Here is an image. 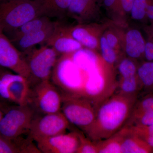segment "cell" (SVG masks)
<instances>
[{
	"mask_svg": "<svg viewBox=\"0 0 153 153\" xmlns=\"http://www.w3.org/2000/svg\"><path fill=\"white\" fill-rule=\"evenodd\" d=\"M149 0H135L130 16L134 21L145 23L146 18L147 6Z\"/></svg>",
	"mask_w": 153,
	"mask_h": 153,
	"instance_id": "cell-28",
	"label": "cell"
},
{
	"mask_svg": "<svg viewBox=\"0 0 153 153\" xmlns=\"http://www.w3.org/2000/svg\"><path fill=\"white\" fill-rule=\"evenodd\" d=\"M102 0H71L67 15L78 24L92 23L100 14Z\"/></svg>",
	"mask_w": 153,
	"mask_h": 153,
	"instance_id": "cell-12",
	"label": "cell"
},
{
	"mask_svg": "<svg viewBox=\"0 0 153 153\" xmlns=\"http://www.w3.org/2000/svg\"><path fill=\"white\" fill-rule=\"evenodd\" d=\"M30 89V82L27 78L1 69L0 101L9 106L27 104Z\"/></svg>",
	"mask_w": 153,
	"mask_h": 153,
	"instance_id": "cell-7",
	"label": "cell"
},
{
	"mask_svg": "<svg viewBox=\"0 0 153 153\" xmlns=\"http://www.w3.org/2000/svg\"><path fill=\"white\" fill-rule=\"evenodd\" d=\"M137 75L145 94L153 93V61L139 63Z\"/></svg>",
	"mask_w": 153,
	"mask_h": 153,
	"instance_id": "cell-20",
	"label": "cell"
},
{
	"mask_svg": "<svg viewBox=\"0 0 153 153\" xmlns=\"http://www.w3.org/2000/svg\"><path fill=\"white\" fill-rule=\"evenodd\" d=\"M79 139V145L76 153H98L97 146L85 135L83 132L76 130Z\"/></svg>",
	"mask_w": 153,
	"mask_h": 153,
	"instance_id": "cell-29",
	"label": "cell"
},
{
	"mask_svg": "<svg viewBox=\"0 0 153 153\" xmlns=\"http://www.w3.org/2000/svg\"><path fill=\"white\" fill-rule=\"evenodd\" d=\"M135 0H120V9L122 19L130 14Z\"/></svg>",
	"mask_w": 153,
	"mask_h": 153,
	"instance_id": "cell-31",
	"label": "cell"
},
{
	"mask_svg": "<svg viewBox=\"0 0 153 153\" xmlns=\"http://www.w3.org/2000/svg\"><path fill=\"white\" fill-rule=\"evenodd\" d=\"M144 59L147 61H153V40L148 38L146 41Z\"/></svg>",
	"mask_w": 153,
	"mask_h": 153,
	"instance_id": "cell-32",
	"label": "cell"
},
{
	"mask_svg": "<svg viewBox=\"0 0 153 153\" xmlns=\"http://www.w3.org/2000/svg\"><path fill=\"white\" fill-rule=\"evenodd\" d=\"M102 6L105 8L110 14L117 18L121 17L120 0H102Z\"/></svg>",
	"mask_w": 153,
	"mask_h": 153,
	"instance_id": "cell-30",
	"label": "cell"
},
{
	"mask_svg": "<svg viewBox=\"0 0 153 153\" xmlns=\"http://www.w3.org/2000/svg\"><path fill=\"white\" fill-rule=\"evenodd\" d=\"M42 16L34 1L0 0V27L11 33L36 17Z\"/></svg>",
	"mask_w": 153,
	"mask_h": 153,
	"instance_id": "cell-2",
	"label": "cell"
},
{
	"mask_svg": "<svg viewBox=\"0 0 153 153\" xmlns=\"http://www.w3.org/2000/svg\"><path fill=\"white\" fill-rule=\"evenodd\" d=\"M146 14L147 21L152 23L153 21V0H149L147 6Z\"/></svg>",
	"mask_w": 153,
	"mask_h": 153,
	"instance_id": "cell-33",
	"label": "cell"
},
{
	"mask_svg": "<svg viewBox=\"0 0 153 153\" xmlns=\"http://www.w3.org/2000/svg\"><path fill=\"white\" fill-rule=\"evenodd\" d=\"M138 96L115 92L102 102L94 121L84 132L94 142L108 138L125 126Z\"/></svg>",
	"mask_w": 153,
	"mask_h": 153,
	"instance_id": "cell-1",
	"label": "cell"
},
{
	"mask_svg": "<svg viewBox=\"0 0 153 153\" xmlns=\"http://www.w3.org/2000/svg\"><path fill=\"white\" fill-rule=\"evenodd\" d=\"M0 66L30 79V72L25 54L13 44L0 27Z\"/></svg>",
	"mask_w": 153,
	"mask_h": 153,
	"instance_id": "cell-9",
	"label": "cell"
},
{
	"mask_svg": "<svg viewBox=\"0 0 153 153\" xmlns=\"http://www.w3.org/2000/svg\"><path fill=\"white\" fill-rule=\"evenodd\" d=\"M140 91L141 88L137 74L131 77L120 78L118 82L117 92L128 95L138 96Z\"/></svg>",
	"mask_w": 153,
	"mask_h": 153,
	"instance_id": "cell-22",
	"label": "cell"
},
{
	"mask_svg": "<svg viewBox=\"0 0 153 153\" xmlns=\"http://www.w3.org/2000/svg\"><path fill=\"white\" fill-rule=\"evenodd\" d=\"M128 132L137 136L153 149V123L149 126L124 127Z\"/></svg>",
	"mask_w": 153,
	"mask_h": 153,
	"instance_id": "cell-25",
	"label": "cell"
},
{
	"mask_svg": "<svg viewBox=\"0 0 153 153\" xmlns=\"http://www.w3.org/2000/svg\"><path fill=\"white\" fill-rule=\"evenodd\" d=\"M43 153H76L79 139L76 130L60 134L36 143Z\"/></svg>",
	"mask_w": 153,
	"mask_h": 153,
	"instance_id": "cell-11",
	"label": "cell"
},
{
	"mask_svg": "<svg viewBox=\"0 0 153 153\" xmlns=\"http://www.w3.org/2000/svg\"><path fill=\"white\" fill-rule=\"evenodd\" d=\"M42 16L62 18L67 15L71 0H33Z\"/></svg>",
	"mask_w": 153,
	"mask_h": 153,
	"instance_id": "cell-16",
	"label": "cell"
},
{
	"mask_svg": "<svg viewBox=\"0 0 153 153\" xmlns=\"http://www.w3.org/2000/svg\"><path fill=\"white\" fill-rule=\"evenodd\" d=\"M144 30L146 33L148 38L153 40V26L152 25L145 26L144 27Z\"/></svg>",
	"mask_w": 153,
	"mask_h": 153,
	"instance_id": "cell-34",
	"label": "cell"
},
{
	"mask_svg": "<svg viewBox=\"0 0 153 153\" xmlns=\"http://www.w3.org/2000/svg\"><path fill=\"white\" fill-rule=\"evenodd\" d=\"M124 137V134L121 129L108 138L95 142L98 153H122V143Z\"/></svg>",
	"mask_w": 153,
	"mask_h": 153,
	"instance_id": "cell-21",
	"label": "cell"
},
{
	"mask_svg": "<svg viewBox=\"0 0 153 153\" xmlns=\"http://www.w3.org/2000/svg\"><path fill=\"white\" fill-rule=\"evenodd\" d=\"M100 50L101 52L102 59L111 66H113L115 63L119 61L120 55L109 46L103 33L100 38Z\"/></svg>",
	"mask_w": 153,
	"mask_h": 153,
	"instance_id": "cell-26",
	"label": "cell"
},
{
	"mask_svg": "<svg viewBox=\"0 0 153 153\" xmlns=\"http://www.w3.org/2000/svg\"><path fill=\"white\" fill-rule=\"evenodd\" d=\"M56 24L54 22L47 27L22 36L12 42L21 52H28L36 45L46 44L54 33Z\"/></svg>",
	"mask_w": 153,
	"mask_h": 153,
	"instance_id": "cell-15",
	"label": "cell"
},
{
	"mask_svg": "<svg viewBox=\"0 0 153 153\" xmlns=\"http://www.w3.org/2000/svg\"><path fill=\"white\" fill-rule=\"evenodd\" d=\"M1 66H0V72H1Z\"/></svg>",
	"mask_w": 153,
	"mask_h": 153,
	"instance_id": "cell-37",
	"label": "cell"
},
{
	"mask_svg": "<svg viewBox=\"0 0 153 153\" xmlns=\"http://www.w3.org/2000/svg\"><path fill=\"white\" fill-rule=\"evenodd\" d=\"M10 107L11 106H9V105L4 103L0 101V121H1L4 115V114L5 113L7 110V109Z\"/></svg>",
	"mask_w": 153,
	"mask_h": 153,
	"instance_id": "cell-35",
	"label": "cell"
},
{
	"mask_svg": "<svg viewBox=\"0 0 153 153\" xmlns=\"http://www.w3.org/2000/svg\"><path fill=\"white\" fill-rule=\"evenodd\" d=\"M0 153H25L24 144L11 140L0 134Z\"/></svg>",
	"mask_w": 153,
	"mask_h": 153,
	"instance_id": "cell-27",
	"label": "cell"
},
{
	"mask_svg": "<svg viewBox=\"0 0 153 153\" xmlns=\"http://www.w3.org/2000/svg\"><path fill=\"white\" fill-rule=\"evenodd\" d=\"M62 91L50 79L30 86L27 104L37 114H49L61 111Z\"/></svg>",
	"mask_w": 153,
	"mask_h": 153,
	"instance_id": "cell-3",
	"label": "cell"
},
{
	"mask_svg": "<svg viewBox=\"0 0 153 153\" xmlns=\"http://www.w3.org/2000/svg\"><path fill=\"white\" fill-rule=\"evenodd\" d=\"M23 53L30 69V86L38 82L50 79L52 70L59 55L55 49L46 45L39 49L33 48Z\"/></svg>",
	"mask_w": 153,
	"mask_h": 153,
	"instance_id": "cell-6",
	"label": "cell"
},
{
	"mask_svg": "<svg viewBox=\"0 0 153 153\" xmlns=\"http://www.w3.org/2000/svg\"><path fill=\"white\" fill-rule=\"evenodd\" d=\"M153 111V93L146 94L140 99L138 98L124 127L131 126L143 115Z\"/></svg>",
	"mask_w": 153,
	"mask_h": 153,
	"instance_id": "cell-19",
	"label": "cell"
},
{
	"mask_svg": "<svg viewBox=\"0 0 153 153\" xmlns=\"http://www.w3.org/2000/svg\"><path fill=\"white\" fill-rule=\"evenodd\" d=\"M30 1H33V0H30Z\"/></svg>",
	"mask_w": 153,
	"mask_h": 153,
	"instance_id": "cell-38",
	"label": "cell"
},
{
	"mask_svg": "<svg viewBox=\"0 0 153 153\" xmlns=\"http://www.w3.org/2000/svg\"><path fill=\"white\" fill-rule=\"evenodd\" d=\"M123 31L117 28L107 27L103 33L107 42L109 46L120 56L123 52Z\"/></svg>",
	"mask_w": 153,
	"mask_h": 153,
	"instance_id": "cell-23",
	"label": "cell"
},
{
	"mask_svg": "<svg viewBox=\"0 0 153 153\" xmlns=\"http://www.w3.org/2000/svg\"><path fill=\"white\" fill-rule=\"evenodd\" d=\"M45 44L55 49L58 55L74 53L84 48L66 33L63 25L58 22L54 33Z\"/></svg>",
	"mask_w": 153,
	"mask_h": 153,
	"instance_id": "cell-13",
	"label": "cell"
},
{
	"mask_svg": "<svg viewBox=\"0 0 153 153\" xmlns=\"http://www.w3.org/2000/svg\"><path fill=\"white\" fill-rule=\"evenodd\" d=\"M71 124L61 111L49 114H37L30 126L29 137L36 143L65 133Z\"/></svg>",
	"mask_w": 153,
	"mask_h": 153,
	"instance_id": "cell-8",
	"label": "cell"
},
{
	"mask_svg": "<svg viewBox=\"0 0 153 153\" xmlns=\"http://www.w3.org/2000/svg\"><path fill=\"white\" fill-rule=\"evenodd\" d=\"M97 110L86 99L63 93L61 112L71 124L83 133L93 123Z\"/></svg>",
	"mask_w": 153,
	"mask_h": 153,
	"instance_id": "cell-5",
	"label": "cell"
},
{
	"mask_svg": "<svg viewBox=\"0 0 153 153\" xmlns=\"http://www.w3.org/2000/svg\"><path fill=\"white\" fill-rule=\"evenodd\" d=\"M124 134L121 146L122 153H152L153 149L141 138L122 129Z\"/></svg>",
	"mask_w": 153,
	"mask_h": 153,
	"instance_id": "cell-18",
	"label": "cell"
},
{
	"mask_svg": "<svg viewBox=\"0 0 153 153\" xmlns=\"http://www.w3.org/2000/svg\"><path fill=\"white\" fill-rule=\"evenodd\" d=\"M146 41L137 28H129L123 36V47L127 57L137 60L144 59Z\"/></svg>",
	"mask_w": 153,
	"mask_h": 153,
	"instance_id": "cell-14",
	"label": "cell"
},
{
	"mask_svg": "<svg viewBox=\"0 0 153 153\" xmlns=\"http://www.w3.org/2000/svg\"><path fill=\"white\" fill-rule=\"evenodd\" d=\"M151 25H152L153 26V21L152 23H151Z\"/></svg>",
	"mask_w": 153,
	"mask_h": 153,
	"instance_id": "cell-36",
	"label": "cell"
},
{
	"mask_svg": "<svg viewBox=\"0 0 153 153\" xmlns=\"http://www.w3.org/2000/svg\"><path fill=\"white\" fill-rule=\"evenodd\" d=\"M107 27L95 23L78 24L74 26L63 28L74 39L84 48L95 51L100 50V39Z\"/></svg>",
	"mask_w": 153,
	"mask_h": 153,
	"instance_id": "cell-10",
	"label": "cell"
},
{
	"mask_svg": "<svg viewBox=\"0 0 153 153\" xmlns=\"http://www.w3.org/2000/svg\"><path fill=\"white\" fill-rule=\"evenodd\" d=\"M53 22L46 16L36 17L9 33L10 36V39L13 42L22 36L47 27Z\"/></svg>",
	"mask_w": 153,
	"mask_h": 153,
	"instance_id": "cell-17",
	"label": "cell"
},
{
	"mask_svg": "<svg viewBox=\"0 0 153 153\" xmlns=\"http://www.w3.org/2000/svg\"><path fill=\"white\" fill-rule=\"evenodd\" d=\"M35 114V111L28 104L10 107L0 121V134L13 141L29 136Z\"/></svg>",
	"mask_w": 153,
	"mask_h": 153,
	"instance_id": "cell-4",
	"label": "cell"
},
{
	"mask_svg": "<svg viewBox=\"0 0 153 153\" xmlns=\"http://www.w3.org/2000/svg\"><path fill=\"white\" fill-rule=\"evenodd\" d=\"M137 60L128 57H123L117 65V70L121 78H127L135 76L137 74L139 63Z\"/></svg>",
	"mask_w": 153,
	"mask_h": 153,
	"instance_id": "cell-24",
	"label": "cell"
}]
</instances>
